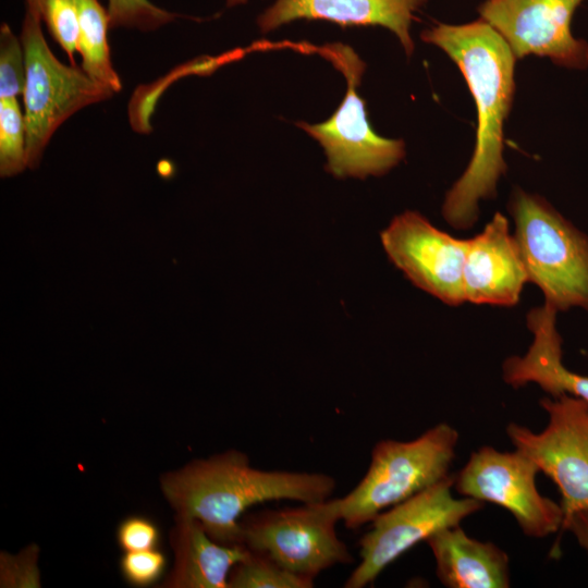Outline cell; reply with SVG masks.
Instances as JSON below:
<instances>
[{
	"mask_svg": "<svg viewBox=\"0 0 588 588\" xmlns=\"http://www.w3.org/2000/svg\"><path fill=\"white\" fill-rule=\"evenodd\" d=\"M420 37L454 61L476 105L475 149L442 206L445 221L465 230L477 221L479 201L497 196L499 179L506 172L504 122L514 101L516 58L504 38L482 19L461 25L438 23Z\"/></svg>",
	"mask_w": 588,
	"mask_h": 588,
	"instance_id": "6da1fadb",
	"label": "cell"
},
{
	"mask_svg": "<svg viewBox=\"0 0 588 588\" xmlns=\"http://www.w3.org/2000/svg\"><path fill=\"white\" fill-rule=\"evenodd\" d=\"M335 485L323 473L256 468L237 450L194 460L160 479L175 515L198 520L213 540L229 546L243 544L240 517L250 506L278 500L322 501Z\"/></svg>",
	"mask_w": 588,
	"mask_h": 588,
	"instance_id": "7a4b0ae2",
	"label": "cell"
},
{
	"mask_svg": "<svg viewBox=\"0 0 588 588\" xmlns=\"http://www.w3.org/2000/svg\"><path fill=\"white\" fill-rule=\"evenodd\" d=\"M507 209L528 281L558 311H588V236L543 197L522 188L512 192Z\"/></svg>",
	"mask_w": 588,
	"mask_h": 588,
	"instance_id": "3957f363",
	"label": "cell"
},
{
	"mask_svg": "<svg viewBox=\"0 0 588 588\" xmlns=\"http://www.w3.org/2000/svg\"><path fill=\"white\" fill-rule=\"evenodd\" d=\"M457 441L458 432L442 422L412 441L378 442L364 477L340 498L345 527L357 529L449 476Z\"/></svg>",
	"mask_w": 588,
	"mask_h": 588,
	"instance_id": "277c9868",
	"label": "cell"
},
{
	"mask_svg": "<svg viewBox=\"0 0 588 588\" xmlns=\"http://www.w3.org/2000/svg\"><path fill=\"white\" fill-rule=\"evenodd\" d=\"M41 22L36 4L26 0L20 39L26 68L23 99L29 169L39 166L48 143L63 122L114 94L91 79L82 68L57 59L45 39Z\"/></svg>",
	"mask_w": 588,
	"mask_h": 588,
	"instance_id": "5b68a950",
	"label": "cell"
},
{
	"mask_svg": "<svg viewBox=\"0 0 588 588\" xmlns=\"http://www.w3.org/2000/svg\"><path fill=\"white\" fill-rule=\"evenodd\" d=\"M340 498L265 509L240 520L242 543L298 576L315 579L322 571L348 564L353 556L338 537Z\"/></svg>",
	"mask_w": 588,
	"mask_h": 588,
	"instance_id": "8992f818",
	"label": "cell"
},
{
	"mask_svg": "<svg viewBox=\"0 0 588 588\" xmlns=\"http://www.w3.org/2000/svg\"><path fill=\"white\" fill-rule=\"evenodd\" d=\"M323 54L346 77V94L334 113L324 122L297 125L314 137L324 149L326 169L335 177L366 179L389 172L405 156L402 139L378 135L367 118L365 100L359 97L365 64L358 56L342 44L329 45Z\"/></svg>",
	"mask_w": 588,
	"mask_h": 588,
	"instance_id": "52a82bcc",
	"label": "cell"
},
{
	"mask_svg": "<svg viewBox=\"0 0 588 588\" xmlns=\"http://www.w3.org/2000/svg\"><path fill=\"white\" fill-rule=\"evenodd\" d=\"M454 476L382 511L359 540L360 562L344 583L345 588H364L406 551L427 541L438 531L460 525L479 511L483 502L464 497L455 499L451 489Z\"/></svg>",
	"mask_w": 588,
	"mask_h": 588,
	"instance_id": "ba28073f",
	"label": "cell"
},
{
	"mask_svg": "<svg viewBox=\"0 0 588 588\" xmlns=\"http://www.w3.org/2000/svg\"><path fill=\"white\" fill-rule=\"evenodd\" d=\"M540 405L549 415L543 431L535 433L512 422L506 433L515 449L558 486L564 524L588 507V403L561 394L543 397Z\"/></svg>",
	"mask_w": 588,
	"mask_h": 588,
	"instance_id": "9c48e42d",
	"label": "cell"
},
{
	"mask_svg": "<svg viewBox=\"0 0 588 588\" xmlns=\"http://www.w3.org/2000/svg\"><path fill=\"white\" fill-rule=\"evenodd\" d=\"M539 471L517 450L500 452L486 445L471 453L454 476V487L464 497L504 507L525 535L543 538L562 529L564 514L561 504L538 492L535 480Z\"/></svg>",
	"mask_w": 588,
	"mask_h": 588,
	"instance_id": "30bf717a",
	"label": "cell"
},
{
	"mask_svg": "<svg viewBox=\"0 0 588 588\" xmlns=\"http://www.w3.org/2000/svg\"><path fill=\"white\" fill-rule=\"evenodd\" d=\"M389 259L417 287L457 306L465 301L463 272L469 240L456 238L407 210L381 232Z\"/></svg>",
	"mask_w": 588,
	"mask_h": 588,
	"instance_id": "8fae6325",
	"label": "cell"
},
{
	"mask_svg": "<svg viewBox=\"0 0 588 588\" xmlns=\"http://www.w3.org/2000/svg\"><path fill=\"white\" fill-rule=\"evenodd\" d=\"M584 0H485L480 19L507 42L514 57H547L567 69L588 68V42L572 34L571 23Z\"/></svg>",
	"mask_w": 588,
	"mask_h": 588,
	"instance_id": "7c38bea8",
	"label": "cell"
},
{
	"mask_svg": "<svg viewBox=\"0 0 588 588\" xmlns=\"http://www.w3.org/2000/svg\"><path fill=\"white\" fill-rule=\"evenodd\" d=\"M465 301L514 306L528 274L509 220L495 212L483 230L469 238L463 272Z\"/></svg>",
	"mask_w": 588,
	"mask_h": 588,
	"instance_id": "4fadbf2b",
	"label": "cell"
},
{
	"mask_svg": "<svg viewBox=\"0 0 588 588\" xmlns=\"http://www.w3.org/2000/svg\"><path fill=\"white\" fill-rule=\"evenodd\" d=\"M428 0H275L257 19L261 33H269L297 20H322L348 25H378L393 32L406 54L412 56L414 42L411 25L414 13Z\"/></svg>",
	"mask_w": 588,
	"mask_h": 588,
	"instance_id": "5bb4252c",
	"label": "cell"
},
{
	"mask_svg": "<svg viewBox=\"0 0 588 588\" xmlns=\"http://www.w3.org/2000/svg\"><path fill=\"white\" fill-rule=\"evenodd\" d=\"M556 314L548 303L528 313L527 326L534 341L524 356H511L503 363V379L516 389L532 382L551 396L569 394L588 403V376L573 372L562 364Z\"/></svg>",
	"mask_w": 588,
	"mask_h": 588,
	"instance_id": "9a60e30c",
	"label": "cell"
},
{
	"mask_svg": "<svg viewBox=\"0 0 588 588\" xmlns=\"http://www.w3.org/2000/svg\"><path fill=\"white\" fill-rule=\"evenodd\" d=\"M171 546L174 564L162 585L169 588H229L232 568L248 550L244 544L220 543L198 520L179 515Z\"/></svg>",
	"mask_w": 588,
	"mask_h": 588,
	"instance_id": "2e32d148",
	"label": "cell"
},
{
	"mask_svg": "<svg viewBox=\"0 0 588 588\" xmlns=\"http://www.w3.org/2000/svg\"><path fill=\"white\" fill-rule=\"evenodd\" d=\"M437 576L449 588H506L509 556L492 542L471 537L460 525L444 528L427 540Z\"/></svg>",
	"mask_w": 588,
	"mask_h": 588,
	"instance_id": "e0dca14e",
	"label": "cell"
},
{
	"mask_svg": "<svg viewBox=\"0 0 588 588\" xmlns=\"http://www.w3.org/2000/svg\"><path fill=\"white\" fill-rule=\"evenodd\" d=\"M78 20L77 51L83 71L96 83L119 93L122 83L114 70L107 33L110 28L108 11L98 0H75Z\"/></svg>",
	"mask_w": 588,
	"mask_h": 588,
	"instance_id": "ac0fdd59",
	"label": "cell"
},
{
	"mask_svg": "<svg viewBox=\"0 0 588 588\" xmlns=\"http://www.w3.org/2000/svg\"><path fill=\"white\" fill-rule=\"evenodd\" d=\"M311 587H314V579L291 573L269 556L249 549L245 556L234 565L229 576V588Z\"/></svg>",
	"mask_w": 588,
	"mask_h": 588,
	"instance_id": "d6986e66",
	"label": "cell"
},
{
	"mask_svg": "<svg viewBox=\"0 0 588 588\" xmlns=\"http://www.w3.org/2000/svg\"><path fill=\"white\" fill-rule=\"evenodd\" d=\"M27 166V136L24 113L16 98L0 99V175L11 177Z\"/></svg>",
	"mask_w": 588,
	"mask_h": 588,
	"instance_id": "ffe728a7",
	"label": "cell"
},
{
	"mask_svg": "<svg viewBox=\"0 0 588 588\" xmlns=\"http://www.w3.org/2000/svg\"><path fill=\"white\" fill-rule=\"evenodd\" d=\"M110 28L126 27L142 32L156 30L179 15L149 0H108Z\"/></svg>",
	"mask_w": 588,
	"mask_h": 588,
	"instance_id": "44dd1931",
	"label": "cell"
},
{
	"mask_svg": "<svg viewBox=\"0 0 588 588\" xmlns=\"http://www.w3.org/2000/svg\"><path fill=\"white\" fill-rule=\"evenodd\" d=\"M34 2L52 38L68 54L71 64L77 51L78 20L75 0H29Z\"/></svg>",
	"mask_w": 588,
	"mask_h": 588,
	"instance_id": "7402d4cb",
	"label": "cell"
},
{
	"mask_svg": "<svg viewBox=\"0 0 588 588\" xmlns=\"http://www.w3.org/2000/svg\"><path fill=\"white\" fill-rule=\"evenodd\" d=\"M25 81V56L21 39L3 23L0 28V99L23 95Z\"/></svg>",
	"mask_w": 588,
	"mask_h": 588,
	"instance_id": "603a6c76",
	"label": "cell"
},
{
	"mask_svg": "<svg viewBox=\"0 0 588 588\" xmlns=\"http://www.w3.org/2000/svg\"><path fill=\"white\" fill-rule=\"evenodd\" d=\"M167 559L156 549L125 552L120 560L124 579L136 587L156 584L164 573Z\"/></svg>",
	"mask_w": 588,
	"mask_h": 588,
	"instance_id": "cb8c5ba5",
	"label": "cell"
},
{
	"mask_svg": "<svg viewBox=\"0 0 588 588\" xmlns=\"http://www.w3.org/2000/svg\"><path fill=\"white\" fill-rule=\"evenodd\" d=\"M117 540L125 552L156 549L160 540L159 528L146 516H128L119 524Z\"/></svg>",
	"mask_w": 588,
	"mask_h": 588,
	"instance_id": "d4e9b609",
	"label": "cell"
},
{
	"mask_svg": "<svg viewBox=\"0 0 588 588\" xmlns=\"http://www.w3.org/2000/svg\"><path fill=\"white\" fill-rule=\"evenodd\" d=\"M562 529L569 530L588 553V507L573 513L563 524Z\"/></svg>",
	"mask_w": 588,
	"mask_h": 588,
	"instance_id": "484cf974",
	"label": "cell"
},
{
	"mask_svg": "<svg viewBox=\"0 0 588 588\" xmlns=\"http://www.w3.org/2000/svg\"><path fill=\"white\" fill-rule=\"evenodd\" d=\"M246 2H247V0H226V5L228 7H235V5L244 4Z\"/></svg>",
	"mask_w": 588,
	"mask_h": 588,
	"instance_id": "4316f807",
	"label": "cell"
}]
</instances>
